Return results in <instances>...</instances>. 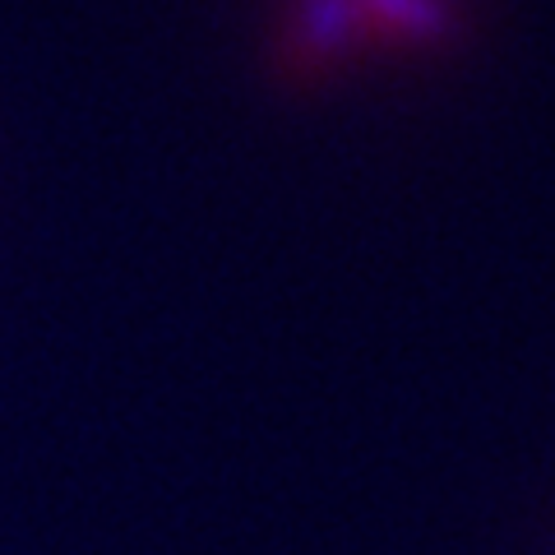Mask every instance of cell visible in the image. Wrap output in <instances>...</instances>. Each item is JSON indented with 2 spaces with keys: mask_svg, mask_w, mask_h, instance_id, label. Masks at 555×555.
Masks as SVG:
<instances>
[{
  "mask_svg": "<svg viewBox=\"0 0 555 555\" xmlns=\"http://www.w3.org/2000/svg\"><path fill=\"white\" fill-rule=\"evenodd\" d=\"M449 28H454V0H301L287 28V47L292 65L301 75H315L366 47L375 56V51L440 42Z\"/></svg>",
  "mask_w": 555,
  "mask_h": 555,
  "instance_id": "1",
  "label": "cell"
}]
</instances>
